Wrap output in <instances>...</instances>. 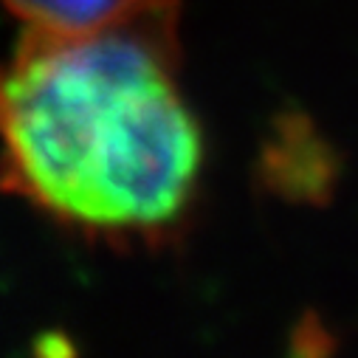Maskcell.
<instances>
[{
  "instance_id": "obj_1",
  "label": "cell",
  "mask_w": 358,
  "mask_h": 358,
  "mask_svg": "<svg viewBox=\"0 0 358 358\" xmlns=\"http://www.w3.org/2000/svg\"><path fill=\"white\" fill-rule=\"evenodd\" d=\"M0 164L54 220L113 240L172 231L195 201L203 138L181 91L172 12L31 34L0 68Z\"/></svg>"
},
{
  "instance_id": "obj_2",
  "label": "cell",
  "mask_w": 358,
  "mask_h": 358,
  "mask_svg": "<svg viewBox=\"0 0 358 358\" xmlns=\"http://www.w3.org/2000/svg\"><path fill=\"white\" fill-rule=\"evenodd\" d=\"M265 175L282 192L316 195L327 189L330 181V155L324 144L310 130L285 127L268 147Z\"/></svg>"
},
{
  "instance_id": "obj_3",
  "label": "cell",
  "mask_w": 358,
  "mask_h": 358,
  "mask_svg": "<svg viewBox=\"0 0 358 358\" xmlns=\"http://www.w3.org/2000/svg\"><path fill=\"white\" fill-rule=\"evenodd\" d=\"M31 34H62L102 26L119 17L133 0H3Z\"/></svg>"
}]
</instances>
